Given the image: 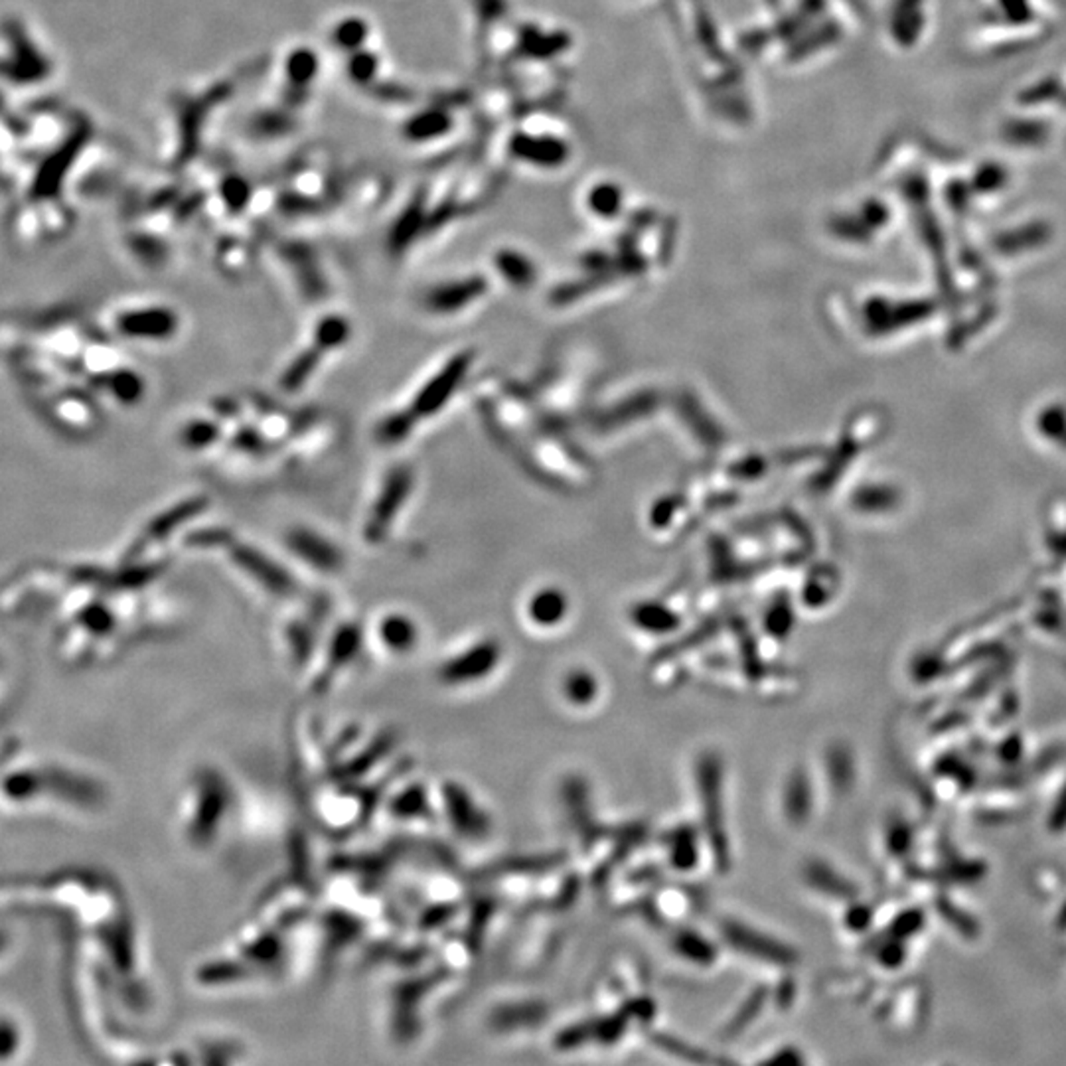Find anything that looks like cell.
Segmentation results:
<instances>
[{"label": "cell", "mask_w": 1066, "mask_h": 1066, "mask_svg": "<svg viewBox=\"0 0 1066 1066\" xmlns=\"http://www.w3.org/2000/svg\"><path fill=\"white\" fill-rule=\"evenodd\" d=\"M119 328L131 338L164 342L178 333L180 320L170 308L152 306L125 313L119 318Z\"/></svg>", "instance_id": "obj_8"}, {"label": "cell", "mask_w": 1066, "mask_h": 1066, "mask_svg": "<svg viewBox=\"0 0 1066 1066\" xmlns=\"http://www.w3.org/2000/svg\"><path fill=\"white\" fill-rule=\"evenodd\" d=\"M350 336H351L350 320L340 316V314H328L324 318H320L316 328H314V334H313L314 346L323 350L324 354L344 348L348 344Z\"/></svg>", "instance_id": "obj_17"}, {"label": "cell", "mask_w": 1066, "mask_h": 1066, "mask_svg": "<svg viewBox=\"0 0 1066 1066\" xmlns=\"http://www.w3.org/2000/svg\"><path fill=\"white\" fill-rule=\"evenodd\" d=\"M563 613H565V606L555 595H540L537 598H533L532 608H530L532 618L542 626L555 624L559 618H563Z\"/></svg>", "instance_id": "obj_25"}, {"label": "cell", "mask_w": 1066, "mask_h": 1066, "mask_svg": "<svg viewBox=\"0 0 1066 1066\" xmlns=\"http://www.w3.org/2000/svg\"><path fill=\"white\" fill-rule=\"evenodd\" d=\"M227 550H230L233 565L247 577L253 579L259 587H263L267 593H271L275 597H288L295 593L296 583L293 575L288 573L281 563H277L273 557H269L265 551L257 550V547L250 543L237 542H232Z\"/></svg>", "instance_id": "obj_4"}, {"label": "cell", "mask_w": 1066, "mask_h": 1066, "mask_svg": "<svg viewBox=\"0 0 1066 1066\" xmlns=\"http://www.w3.org/2000/svg\"><path fill=\"white\" fill-rule=\"evenodd\" d=\"M545 1017V1006L537 1001L517 1003L512 1007H502L496 1011V1025L504 1029H517V1027H535Z\"/></svg>", "instance_id": "obj_20"}, {"label": "cell", "mask_w": 1066, "mask_h": 1066, "mask_svg": "<svg viewBox=\"0 0 1066 1066\" xmlns=\"http://www.w3.org/2000/svg\"><path fill=\"white\" fill-rule=\"evenodd\" d=\"M470 360H472V356L469 354V351H460V354L452 356L447 364H442L437 369V374H433L425 381V384L421 386V389L415 393V397L411 399V405H409L411 415L415 417L417 421L437 415V413L444 405H447L449 399L454 396V391L459 389L462 378L467 376V371L470 368Z\"/></svg>", "instance_id": "obj_3"}, {"label": "cell", "mask_w": 1066, "mask_h": 1066, "mask_svg": "<svg viewBox=\"0 0 1066 1066\" xmlns=\"http://www.w3.org/2000/svg\"><path fill=\"white\" fill-rule=\"evenodd\" d=\"M287 545L300 561L320 573H336L344 565V555L338 547L310 527H293L287 533Z\"/></svg>", "instance_id": "obj_6"}, {"label": "cell", "mask_w": 1066, "mask_h": 1066, "mask_svg": "<svg viewBox=\"0 0 1066 1066\" xmlns=\"http://www.w3.org/2000/svg\"><path fill=\"white\" fill-rule=\"evenodd\" d=\"M480 291H482V285L478 281H474V278H467V281L444 283V285L431 288L425 296V306L433 314H441V316L457 314L464 306L470 305L472 300L480 295Z\"/></svg>", "instance_id": "obj_10"}, {"label": "cell", "mask_w": 1066, "mask_h": 1066, "mask_svg": "<svg viewBox=\"0 0 1066 1066\" xmlns=\"http://www.w3.org/2000/svg\"><path fill=\"white\" fill-rule=\"evenodd\" d=\"M500 661V648L494 642H482L462 651L457 658L447 660L442 664L439 676L449 686L472 683L484 679L492 674V670Z\"/></svg>", "instance_id": "obj_7"}, {"label": "cell", "mask_w": 1066, "mask_h": 1066, "mask_svg": "<svg viewBox=\"0 0 1066 1066\" xmlns=\"http://www.w3.org/2000/svg\"><path fill=\"white\" fill-rule=\"evenodd\" d=\"M696 784L703 812V830L707 835L711 853L715 857L719 869H727L731 863L729 835L725 822V769L721 757L715 752L701 754L696 764Z\"/></svg>", "instance_id": "obj_1"}, {"label": "cell", "mask_w": 1066, "mask_h": 1066, "mask_svg": "<svg viewBox=\"0 0 1066 1066\" xmlns=\"http://www.w3.org/2000/svg\"><path fill=\"white\" fill-rule=\"evenodd\" d=\"M598 691L597 678L587 670H575L563 681V696L575 707L593 706Z\"/></svg>", "instance_id": "obj_19"}, {"label": "cell", "mask_w": 1066, "mask_h": 1066, "mask_svg": "<svg viewBox=\"0 0 1066 1066\" xmlns=\"http://www.w3.org/2000/svg\"><path fill=\"white\" fill-rule=\"evenodd\" d=\"M20 1043H23V1037L18 1034L14 1025L10 1021H0V1052H14L20 1047Z\"/></svg>", "instance_id": "obj_30"}, {"label": "cell", "mask_w": 1066, "mask_h": 1066, "mask_svg": "<svg viewBox=\"0 0 1066 1066\" xmlns=\"http://www.w3.org/2000/svg\"><path fill=\"white\" fill-rule=\"evenodd\" d=\"M220 427L210 419H194L182 429V444L190 451L210 449L220 439Z\"/></svg>", "instance_id": "obj_23"}, {"label": "cell", "mask_w": 1066, "mask_h": 1066, "mask_svg": "<svg viewBox=\"0 0 1066 1066\" xmlns=\"http://www.w3.org/2000/svg\"><path fill=\"white\" fill-rule=\"evenodd\" d=\"M847 923H850V926H853V928H865L867 926L865 910H859V908L850 910V915H847Z\"/></svg>", "instance_id": "obj_32"}, {"label": "cell", "mask_w": 1066, "mask_h": 1066, "mask_svg": "<svg viewBox=\"0 0 1066 1066\" xmlns=\"http://www.w3.org/2000/svg\"><path fill=\"white\" fill-rule=\"evenodd\" d=\"M378 638L391 654H409L419 642V626L407 615L389 613L379 620Z\"/></svg>", "instance_id": "obj_11"}, {"label": "cell", "mask_w": 1066, "mask_h": 1066, "mask_svg": "<svg viewBox=\"0 0 1066 1066\" xmlns=\"http://www.w3.org/2000/svg\"><path fill=\"white\" fill-rule=\"evenodd\" d=\"M415 484V474L409 464H396L387 474L376 496V502L366 517L364 540L369 545H379L391 532L403 506L407 504Z\"/></svg>", "instance_id": "obj_2"}, {"label": "cell", "mask_w": 1066, "mask_h": 1066, "mask_svg": "<svg viewBox=\"0 0 1066 1066\" xmlns=\"http://www.w3.org/2000/svg\"><path fill=\"white\" fill-rule=\"evenodd\" d=\"M761 1007H762V996H761V991H759V993H754V996L749 1001H744V1006L741 1007L739 1016L731 1021L729 1029H727L729 1037H734V1033H739L741 1029L747 1027V1025L754 1017H757V1013L761 1011Z\"/></svg>", "instance_id": "obj_27"}, {"label": "cell", "mask_w": 1066, "mask_h": 1066, "mask_svg": "<svg viewBox=\"0 0 1066 1066\" xmlns=\"http://www.w3.org/2000/svg\"><path fill=\"white\" fill-rule=\"evenodd\" d=\"M676 954L696 966H711L717 960V948L709 938L696 933V930H679L671 940Z\"/></svg>", "instance_id": "obj_15"}, {"label": "cell", "mask_w": 1066, "mask_h": 1066, "mask_svg": "<svg viewBox=\"0 0 1066 1066\" xmlns=\"http://www.w3.org/2000/svg\"><path fill=\"white\" fill-rule=\"evenodd\" d=\"M452 802L457 804V814H452L459 827L457 832L467 837H484L490 832V817L472 800L469 792H454Z\"/></svg>", "instance_id": "obj_16"}, {"label": "cell", "mask_w": 1066, "mask_h": 1066, "mask_svg": "<svg viewBox=\"0 0 1066 1066\" xmlns=\"http://www.w3.org/2000/svg\"><path fill=\"white\" fill-rule=\"evenodd\" d=\"M208 508V498L205 496H192L178 504H174L169 512L160 514L157 520L149 525V540H164L172 535L180 525L192 522L196 515H200Z\"/></svg>", "instance_id": "obj_13"}, {"label": "cell", "mask_w": 1066, "mask_h": 1066, "mask_svg": "<svg viewBox=\"0 0 1066 1066\" xmlns=\"http://www.w3.org/2000/svg\"><path fill=\"white\" fill-rule=\"evenodd\" d=\"M324 356V351L314 344L313 348L298 351L296 358L291 360V364L285 368L281 379H278V386L287 393H298L306 386V381L314 376Z\"/></svg>", "instance_id": "obj_14"}, {"label": "cell", "mask_w": 1066, "mask_h": 1066, "mask_svg": "<svg viewBox=\"0 0 1066 1066\" xmlns=\"http://www.w3.org/2000/svg\"><path fill=\"white\" fill-rule=\"evenodd\" d=\"M417 419L411 415V411H396L391 413V415L384 417L379 421V425L376 429L378 439L384 442V444H397L405 441L409 434L413 433L417 425Z\"/></svg>", "instance_id": "obj_22"}, {"label": "cell", "mask_w": 1066, "mask_h": 1066, "mask_svg": "<svg viewBox=\"0 0 1066 1066\" xmlns=\"http://www.w3.org/2000/svg\"><path fill=\"white\" fill-rule=\"evenodd\" d=\"M668 863L679 873H689L699 865V835L693 825H681L670 832L666 840Z\"/></svg>", "instance_id": "obj_12"}, {"label": "cell", "mask_w": 1066, "mask_h": 1066, "mask_svg": "<svg viewBox=\"0 0 1066 1066\" xmlns=\"http://www.w3.org/2000/svg\"><path fill=\"white\" fill-rule=\"evenodd\" d=\"M233 542L232 533H227L223 530H214V532H200V533H194L192 537H188V545L190 547H198V550H205V547H230Z\"/></svg>", "instance_id": "obj_28"}, {"label": "cell", "mask_w": 1066, "mask_h": 1066, "mask_svg": "<svg viewBox=\"0 0 1066 1066\" xmlns=\"http://www.w3.org/2000/svg\"><path fill=\"white\" fill-rule=\"evenodd\" d=\"M361 628L354 623H348V624H342L333 640H330V648H328V656H330V664L333 666H344L348 664L350 660H354V656L360 651L361 648Z\"/></svg>", "instance_id": "obj_18"}, {"label": "cell", "mask_w": 1066, "mask_h": 1066, "mask_svg": "<svg viewBox=\"0 0 1066 1066\" xmlns=\"http://www.w3.org/2000/svg\"><path fill=\"white\" fill-rule=\"evenodd\" d=\"M769 1064H804V1057L796 1049H782L767 1061Z\"/></svg>", "instance_id": "obj_31"}, {"label": "cell", "mask_w": 1066, "mask_h": 1066, "mask_svg": "<svg viewBox=\"0 0 1066 1066\" xmlns=\"http://www.w3.org/2000/svg\"><path fill=\"white\" fill-rule=\"evenodd\" d=\"M656 1034H658V1037H654V1043H658L660 1047H664L668 1052H674V1054H678V1057L688 1059V1061H703L701 1054H697L696 1049H691L689 1044L671 1039V1037H668V1034H664V1033H656Z\"/></svg>", "instance_id": "obj_29"}, {"label": "cell", "mask_w": 1066, "mask_h": 1066, "mask_svg": "<svg viewBox=\"0 0 1066 1066\" xmlns=\"http://www.w3.org/2000/svg\"><path fill=\"white\" fill-rule=\"evenodd\" d=\"M825 770H827V779L832 780L835 790L850 788V784L853 780V764L850 761V754L845 752V749L834 747L832 751H827Z\"/></svg>", "instance_id": "obj_24"}, {"label": "cell", "mask_w": 1066, "mask_h": 1066, "mask_svg": "<svg viewBox=\"0 0 1066 1066\" xmlns=\"http://www.w3.org/2000/svg\"><path fill=\"white\" fill-rule=\"evenodd\" d=\"M806 881L810 883L812 888H817V891H822L825 895H832V897H850L852 895V887L847 885V881L840 879V875H835L832 869L824 863L812 861L808 867H806Z\"/></svg>", "instance_id": "obj_21"}, {"label": "cell", "mask_w": 1066, "mask_h": 1066, "mask_svg": "<svg viewBox=\"0 0 1066 1066\" xmlns=\"http://www.w3.org/2000/svg\"><path fill=\"white\" fill-rule=\"evenodd\" d=\"M782 810L786 820L794 825H804L814 812V786L806 769H794L784 782Z\"/></svg>", "instance_id": "obj_9"}, {"label": "cell", "mask_w": 1066, "mask_h": 1066, "mask_svg": "<svg viewBox=\"0 0 1066 1066\" xmlns=\"http://www.w3.org/2000/svg\"><path fill=\"white\" fill-rule=\"evenodd\" d=\"M721 933L733 950L741 952V954L747 958L759 960L772 966H792L798 961V956H796L792 946L761 933L757 928L739 923V920H727V923H723Z\"/></svg>", "instance_id": "obj_5"}, {"label": "cell", "mask_w": 1066, "mask_h": 1066, "mask_svg": "<svg viewBox=\"0 0 1066 1066\" xmlns=\"http://www.w3.org/2000/svg\"><path fill=\"white\" fill-rule=\"evenodd\" d=\"M233 447L241 452L247 454H263L267 449V441L263 434H259L255 429L250 427H243L233 434Z\"/></svg>", "instance_id": "obj_26"}]
</instances>
